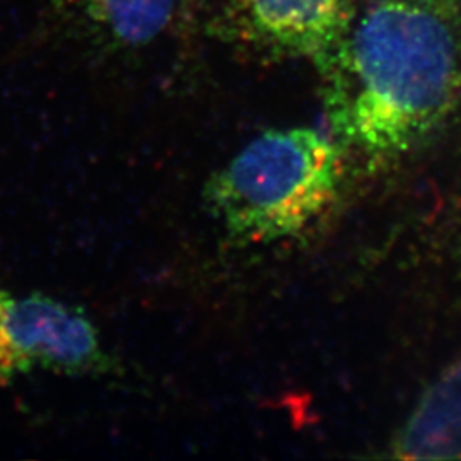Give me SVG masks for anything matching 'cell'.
<instances>
[{
	"mask_svg": "<svg viewBox=\"0 0 461 461\" xmlns=\"http://www.w3.org/2000/svg\"><path fill=\"white\" fill-rule=\"evenodd\" d=\"M313 66L331 137L396 158L461 99V0H367Z\"/></svg>",
	"mask_w": 461,
	"mask_h": 461,
	"instance_id": "1",
	"label": "cell"
},
{
	"mask_svg": "<svg viewBox=\"0 0 461 461\" xmlns=\"http://www.w3.org/2000/svg\"><path fill=\"white\" fill-rule=\"evenodd\" d=\"M340 148L333 137L308 127L262 133L207 183L209 211L243 243L299 234L337 197Z\"/></svg>",
	"mask_w": 461,
	"mask_h": 461,
	"instance_id": "2",
	"label": "cell"
},
{
	"mask_svg": "<svg viewBox=\"0 0 461 461\" xmlns=\"http://www.w3.org/2000/svg\"><path fill=\"white\" fill-rule=\"evenodd\" d=\"M34 369L110 375L113 364L83 312L43 294L0 291V384Z\"/></svg>",
	"mask_w": 461,
	"mask_h": 461,
	"instance_id": "3",
	"label": "cell"
},
{
	"mask_svg": "<svg viewBox=\"0 0 461 461\" xmlns=\"http://www.w3.org/2000/svg\"><path fill=\"white\" fill-rule=\"evenodd\" d=\"M356 7V0H221L212 28L249 55L314 64L346 33Z\"/></svg>",
	"mask_w": 461,
	"mask_h": 461,
	"instance_id": "4",
	"label": "cell"
},
{
	"mask_svg": "<svg viewBox=\"0 0 461 461\" xmlns=\"http://www.w3.org/2000/svg\"><path fill=\"white\" fill-rule=\"evenodd\" d=\"M392 447L402 460L461 458V357L420 396Z\"/></svg>",
	"mask_w": 461,
	"mask_h": 461,
	"instance_id": "5",
	"label": "cell"
},
{
	"mask_svg": "<svg viewBox=\"0 0 461 461\" xmlns=\"http://www.w3.org/2000/svg\"><path fill=\"white\" fill-rule=\"evenodd\" d=\"M99 38L118 49H144L167 32L178 0H72Z\"/></svg>",
	"mask_w": 461,
	"mask_h": 461,
	"instance_id": "6",
	"label": "cell"
}]
</instances>
